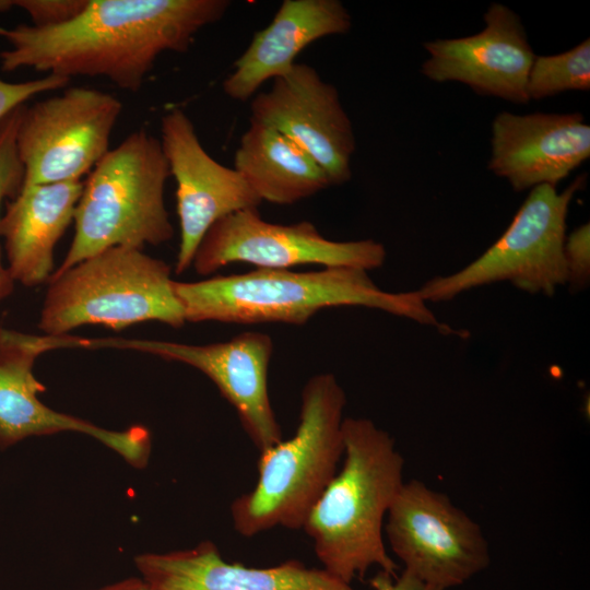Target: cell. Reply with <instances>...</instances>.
Wrapping results in <instances>:
<instances>
[{
	"instance_id": "6da1fadb",
	"label": "cell",
	"mask_w": 590,
	"mask_h": 590,
	"mask_svg": "<svg viewBox=\"0 0 590 590\" xmlns=\"http://www.w3.org/2000/svg\"><path fill=\"white\" fill-rule=\"evenodd\" d=\"M229 5L228 0H88L59 26H0V38L9 44L0 52L1 70L104 78L137 93L162 54L187 51Z\"/></svg>"
},
{
	"instance_id": "7a4b0ae2",
	"label": "cell",
	"mask_w": 590,
	"mask_h": 590,
	"mask_svg": "<svg viewBox=\"0 0 590 590\" xmlns=\"http://www.w3.org/2000/svg\"><path fill=\"white\" fill-rule=\"evenodd\" d=\"M344 460L302 529L322 568L351 583L373 566L397 576L384 542V521L403 481L394 439L373 421H343Z\"/></svg>"
},
{
	"instance_id": "3957f363",
	"label": "cell",
	"mask_w": 590,
	"mask_h": 590,
	"mask_svg": "<svg viewBox=\"0 0 590 590\" xmlns=\"http://www.w3.org/2000/svg\"><path fill=\"white\" fill-rule=\"evenodd\" d=\"M174 291L190 322L304 324L326 308L362 306L450 332L417 291H382L367 271L356 268L305 272L255 269L197 282L174 281Z\"/></svg>"
},
{
	"instance_id": "277c9868",
	"label": "cell",
	"mask_w": 590,
	"mask_h": 590,
	"mask_svg": "<svg viewBox=\"0 0 590 590\" xmlns=\"http://www.w3.org/2000/svg\"><path fill=\"white\" fill-rule=\"evenodd\" d=\"M345 404V392L333 374L307 380L296 432L259 451L253 488L231 505L238 534L251 538L276 527L302 529L343 456Z\"/></svg>"
},
{
	"instance_id": "5b68a950",
	"label": "cell",
	"mask_w": 590,
	"mask_h": 590,
	"mask_svg": "<svg viewBox=\"0 0 590 590\" xmlns=\"http://www.w3.org/2000/svg\"><path fill=\"white\" fill-rule=\"evenodd\" d=\"M169 176L160 139L143 129L110 149L83 180L74 235L51 276L111 247L142 249L170 240L175 232L165 205Z\"/></svg>"
},
{
	"instance_id": "8992f818",
	"label": "cell",
	"mask_w": 590,
	"mask_h": 590,
	"mask_svg": "<svg viewBox=\"0 0 590 590\" xmlns=\"http://www.w3.org/2000/svg\"><path fill=\"white\" fill-rule=\"evenodd\" d=\"M174 281L172 268L142 249H105L50 278L38 327L47 335H64L84 324L120 331L158 321L181 328L186 317Z\"/></svg>"
},
{
	"instance_id": "52a82bcc",
	"label": "cell",
	"mask_w": 590,
	"mask_h": 590,
	"mask_svg": "<svg viewBox=\"0 0 590 590\" xmlns=\"http://www.w3.org/2000/svg\"><path fill=\"white\" fill-rule=\"evenodd\" d=\"M579 175L567 188L531 189L503 235L477 259L453 274L428 280L418 294L425 302H446L468 290L509 281L530 294L553 296L567 284L564 260L566 220L575 194L585 188Z\"/></svg>"
},
{
	"instance_id": "ba28073f",
	"label": "cell",
	"mask_w": 590,
	"mask_h": 590,
	"mask_svg": "<svg viewBox=\"0 0 590 590\" xmlns=\"http://www.w3.org/2000/svg\"><path fill=\"white\" fill-rule=\"evenodd\" d=\"M121 111L117 97L88 87L23 105L16 130L22 188L82 180L110 150Z\"/></svg>"
},
{
	"instance_id": "9c48e42d",
	"label": "cell",
	"mask_w": 590,
	"mask_h": 590,
	"mask_svg": "<svg viewBox=\"0 0 590 590\" xmlns=\"http://www.w3.org/2000/svg\"><path fill=\"white\" fill-rule=\"evenodd\" d=\"M384 530L403 570L440 590L463 585L491 562L479 523L416 479L402 484Z\"/></svg>"
},
{
	"instance_id": "30bf717a",
	"label": "cell",
	"mask_w": 590,
	"mask_h": 590,
	"mask_svg": "<svg viewBox=\"0 0 590 590\" xmlns=\"http://www.w3.org/2000/svg\"><path fill=\"white\" fill-rule=\"evenodd\" d=\"M386 257L385 246L374 239L331 240L311 222L271 223L257 209H248L224 216L208 231L192 267L200 275L236 262L267 270L316 264L369 271L380 268Z\"/></svg>"
},
{
	"instance_id": "8fae6325",
	"label": "cell",
	"mask_w": 590,
	"mask_h": 590,
	"mask_svg": "<svg viewBox=\"0 0 590 590\" xmlns=\"http://www.w3.org/2000/svg\"><path fill=\"white\" fill-rule=\"evenodd\" d=\"M125 349L187 364L203 373L237 412L241 427L259 451L283 439L268 389L273 341L245 331L224 342L186 344L141 339H86L85 349Z\"/></svg>"
},
{
	"instance_id": "7c38bea8",
	"label": "cell",
	"mask_w": 590,
	"mask_h": 590,
	"mask_svg": "<svg viewBox=\"0 0 590 590\" xmlns=\"http://www.w3.org/2000/svg\"><path fill=\"white\" fill-rule=\"evenodd\" d=\"M161 145L176 181L180 239L175 272L192 266L208 231L224 216L262 202L244 177L215 161L202 146L191 119L175 108L161 118Z\"/></svg>"
},
{
	"instance_id": "4fadbf2b",
	"label": "cell",
	"mask_w": 590,
	"mask_h": 590,
	"mask_svg": "<svg viewBox=\"0 0 590 590\" xmlns=\"http://www.w3.org/2000/svg\"><path fill=\"white\" fill-rule=\"evenodd\" d=\"M250 122L273 128L306 150L331 185L347 182L356 141L337 87L307 63H295L250 104Z\"/></svg>"
},
{
	"instance_id": "5bb4252c",
	"label": "cell",
	"mask_w": 590,
	"mask_h": 590,
	"mask_svg": "<svg viewBox=\"0 0 590 590\" xmlns=\"http://www.w3.org/2000/svg\"><path fill=\"white\" fill-rule=\"evenodd\" d=\"M49 351L47 335L0 328V449L32 436L59 432L87 434L118 452L127 462L143 468L151 452L144 426L108 430L87 421L57 412L38 398L45 386L36 379V358Z\"/></svg>"
},
{
	"instance_id": "9a60e30c",
	"label": "cell",
	"mask_w": 590,
	"mask_h": 590,
	"mask_svg": "<svg viewBox=\"0 0 590 590\" xmlns=\"http://www.w3.org/2000/svg\"><path fill=\"white\" fill-rule=\"evenodd\" d=\"M485 27L470 36L424 43L428 80L460 82L476 94L527 104V80L535 55L519 15L502 3L484 14Z\"/></svg>"
},
{
	"instance_id": "2e32d148",
	"label": "cell",
	"mask_w": 590,
	"mask_h": 590,
	"mask_svg": "<svg viewBox=\"0 0 590 590\" xmlns=\"http://www.w3.org/2000/svg\"><path fill=\"white\" fill-rule=\"evenodd\" d=\"M590 156V126L579 113H499L492 123L488 169L515 191L556 187Z\"/></svg>"
},
{
	"instance_id": "e0dca14e",
	"label": "cell",
	"mask_w": 590,
	"mask_h": 590,
	"mask_svg": "<svg viewBox=\"0 0 590 590\" xmlns=\"http://www.w3.org/2000/svg\"><path fill=\"white\" fill-rule=\"evenodd\" d=\"M153 590H355L323 568L291 559L272 567L228 563L211 541L190 550L134 558Z\"/></svg>"
},
{
	"instance_id": "ac0fdd59",
	"label": "cell",
	"mask_w": 590,
	"mask_h": 590,
	"mask_svg": "<svg viewBox=\"0 0 590 590\" xmlns=\"http://www.w3.org/2000/svg\"><path fill=\"white\" fill-rule=\"evenodd\" d=\"M352 17L339 0H284L270 24L258 31L234 63L222 87L229 98L246 102L268 80L287 73L311 43L345 34Z\"/></svg>"
},
{
	"instance_id": "d6986e66",
	"label": "cell",
	"mask_w": 590,
	"mask_h": 590,
	"mask_svg": "<svg viewBox=\"0 0 590 590\" xmlns=\"http://www.w3.org/2000/svg\"><path fill=\"white\" fill-rule=\"evenodd\" d=\"M83 180L24 187L0 216L8 270L15 283L34 287L55 272L54 249L73 222Z\"/></svg>"
},
{
	"instance_id": "ffe728a7",
	"label": "cell",
	"mask_w": 590,
	"mask_h": 590,
	"mask_svg": "<svg viewBox=\"0 0 590 590\" xmlns=\"http://www.w3.org/2000/svg\"><path fill=\"white\" fill-rule=\"evenodd\" d=\"M234 168L261 201L288 205L331 187L316 160L280 131L250 122L240 138Z\"/></svg>"
},
{
	"instance_id": "44dd1931",
	"label": "cell",
	"mask_w": 590,
	"mask_h": 590,
	"mask_svg": "<svg viewBox=\"0 0 590 590\" xmlns=\"http://www.w3.org/2000/svg\"><path fill=\"white\" fill-rule=\"evenodd\" d=\"M529 101L590 90V39L551 56H535L527 80Z\"/></svg>"
},
{
	"instance_id": "7402d4cb",
	"label": "cell",
	"mask_w": 590,
	"mask_h": 590,
	"mask_svg": "<svg viewBox=\"0 0 590 590\" xmlns=\"http://www.w3.org/2000/svg\"><path fill=\"white\" fill-rule=\"evenodd\" d=\"M22 106L0 121V209L3 201L16 197L23 186L24 169L16 150V130ZM14 285L15 282L3 264L0 247V304L13 293Z\"/></svg>"
},
{
	"instance_id": "603a6c76",
	"label": "cell",
	"mask_w": 590,
	"mask_h": 590,
	"mask_svg": "<svg viewBox=\"0 0 590 590\" xmlns=\"http://www.w3.org/2000/svg\"><path fill=\"white\" fill-rule=\"evenodd\" d=\"M564 260L567 283L573 291H580L590 280V224L585 223L566 235Z\"/></svg>"
},
{
	"instance_id": "cb8c5ba5",
	"label": "cell",
	"mask_w": 590,
	"mask_h": 590,
	"mask_svg": "<svg viewBox=\"0 0 590 590\" xmlns=\"http://www.w3.org/2000/svg\"><path fill=\"white\" fill-rule=\"evenodd\" d=\"M88 0H13L14 7L22 9L35 27H54L76 17Z\"/></svg>"
},
{
	"instance_id": "d4e9b609",
	"label": "cell",
	"mask_w": 590,
	"mask_h": 590,
	"mask_svg": "<svg viewBox=\"0 0 590 590\" xmlns=\"http://www.w3.org/2000/svg\"><path fill=\"white\" fill-rule=\"evenodd\" d=\"M70 79L47 74L24 82H7L0 79V121L34 96L63 88Z\"/></svg>"
},
{
	"instance_id": "484cf974",
	"label": "cell",
	"mask_w": 590,
	"mask_h": 590,
	"mask_svg": "<svg viewBox=\"0 0 590 590\" xmlns=\"http://www.w3.org/2000/svg\"><path fill=\"white\" fill-rule=\"evenodd\" d=\"M369 585L373 590H440L424 583L406 570L400 576H393L380 569L370 578Z\"/></svg>"
},
{
	"instance_id": "4316f807",
	"label": "cell",
	"mask_w": 590,
	"mask_h": 590,
	"mask_svg": "<svg viewBox=\"0 0 590 590\" xmlns=\"http://www.w3.org/2000/svg\"><path fill=\"white\" fill-rule=\"evenodd\" d=\"M98 590H153L143 579L130 578Z\"/></svg>"
},
{
	"instance_id": "83f0119b",
	"label": "cell",
	"mask_w": 590,
	"mask_h": 590,
	"mask_svg": "<svg viewBox=\"0 0 590 590\" xmlns=\"http://www.w3.org/2000/svg\"><path fill=\"white\" fill-rule=\"evenodd\" d=\"M13 7V0H0V14L8 12Z\"/></svg>"
}]
</instances>
